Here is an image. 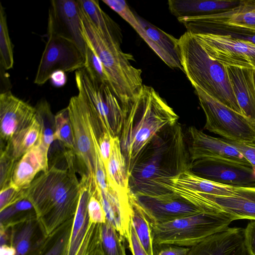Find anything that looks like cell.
<instances>
[{"instance_id":"26","label":"cell","mask_w":255,"mask_h":255,"mask_svg":"<svg viewBox=\"0 0 255 255\" xmlns=\"http://www.w3.org/2000/svg\"><path fill=\"white\" fill-rule=\"evenodd\" d=\"M240 1L232 0H169L168 8L177 18L211 14L238 5Z\"/></svg>"},{"instance_id":"47","label":"cell","mask_w":255,"mask_h":255,"mask_svg":"<svg viewBox=\"0 0 255 255\" xmlns=\"http://www.w3.org/2000/svg\"><path fill=\"white\" fill-rule=\"evenodd\" d=\"M128 241L132 255H148L140 244L132 224L130 226V234Z\"/></svg>"},{"instance_id":"28","label":"cell","mask_w":255,"mask_h":255,"mask_svg":"<svg viewBox=\"0 0 255 255\" xmlns=\"http://www.w3.org/2000/svg\"><path fill=\"white\" fill-rule=\"evenodd\" d=\"M89 19L103 36L110 41L121 45L123 35L119 25L101 8L99 1L78 0Z\"/></svg>"},{"instance_id":"51","label":"cell","mask_w":255,"mask_h":255,"mask_svg":"<svg viewBox=\"0 0 255 255\" xmlns=\"http://www.w3.org/2000/svg\"><path fill=\"white\" fill-rule=\"evenodd\" d=\"M247 119H248V120L249 121V122L253 125L255 127V120H252V119H249L247 118Z\"/></svg>"},{"instance_id":"53","label":"cell","mask_w":255,"mask_h":255,"mask_svg":"<svg viewBox=\"0 0 255 255\" xmlns=\"http://www.w3.org/2000/svg\"><path fill=\"white\" fill-rule=\"evenodd\" d=\"M253 169H254V172L255 173V167L253 168Z\"/></svg>"},{"instance_id":"52","label":"cell","mask_w":255,"mask_h":255,"mask_svg":"<svg viewBox=\"0 0 255 255\" xmlns=\"http://www.w3.org/2000/svg\"><path fill=\"white\" fill-rule=\"evenodd\" d=\"M250 1L251 3V4L254 6V7L255 8V0H250Z\"/></svg>"},{"instance_id":"4","label":"cell","mask_w":255,"mask_h":255,"mask_svg":"<svg viewBox=\"0 0 255 255\" xmlns=\"http://www.w3.org/2000/svg\"><path fill=\"white\" fill-rule=\"evenodd\" d=\"M79 3V2H78ZM82 32L101 60L109 79V86L125 109L135 100L144 84L142 70L132 66V55L121 45L108 40L93 25L79 4Z\"/></svg>"},{"instance_id":"45","label":"cell","mask_w":255,"mask_h":255,"mask_svg":"<svg viewBox=\"0 0 255 255\" xmlns=\"http://www.w3.org/2000/svg\"><path fill=\"white\" fill-rule=\"evenodd\" d=\"M113 137L107 132H104L97 137L100 152L105 167L107 164L110 156Z\"/></svg>"},{"instance_id":"31","label":"cell","mask_w":255,"mask_h":255,"mask_svg":"<svg viewBox=\"0 0 255 255\" xmlns=\"http://www.w3.org/2000/svg\"><path fill=\"white\" fill-rule=\"evenodd\" d=\"M129 198L132 207L131 224L136 236L148 255H154L150 222L130 192Z\"/></svg>"},{"instance_id":"49","label":"cell","mask_w":255,"mask_h":255,"mask_svg":"<svg viewBox=\"0 0 255 255\" xmlns=\"http://www.w3.org/2000/svg\"><path fill=\"white\" fill-rule=\"evenodd\" d=\"M49 80L54 86L60 87L66 84L67 76L64 71L57 70L51 74Z\"/></svg>"},{"instance_id":"8","label":"cell","mask_w":255,"mask_h":255,"mask_svg":"<svg viewBox=\"0 0 255 255\" xmlns=\"http://www.w3.org/2000/svg\"><path fill=\"white\" fill-rule=\"evenodd\" d=\"M75 81L88 97L98 121L104 132L119 136L126 113L110 86L91 77L85 69L75 71Z\"/></svg>"},{"instance_id":"40","label":"cell","mask_w":255,"mask_h":255,"mask_svg":"<svg viewBox=\"0 0 255 255\" xmlns=\"http://www.w3.org/2000/svg\"><path fill=\"white\" fill-rule=\"evenodd\" d=\"M102 1L119 14L131 26L143 39H144L145 33L137 16L131 10L125 0H103Z\"/></svg>"},{"instance_id":"10","label":"cell","mask_w":255,"mask_h":255,"mask_svg":"<svg viewBox=\"0 0 255 255\" xmlns=\"http://www.w3.org/2000/svg\"><path fill=\"white\" fill-rule=\"evenodd\" d=\"M177 20L192 34L217 33L221 30L255 34V8L250 0L211 14L182 17Z\"/></svg>"},{"instance_id":"42","label":"cell","mask_w":255,"mask_h":255,"mask_svg":"<svg viewBox=\"0 0 255 255\" xmlns=\"http://www.w3.org/2000/svg\"><path fill=\"white\" fill-rule=\"evenodd\" d=\"M27 189H19L12 183L1 189L0 192V211L26 198Z\"/></svg>"},{"instance_id":"7","label":"cell","mask_w":255,"mask_h":255,"mask_svg":"<svg viewBox=\"0 0 255 255\" xmlns=\"http://www.w3.org/2000/svg\"><path fill=\"white\" fill-rule=\"evenodd\" d=\"M78 94L72 97L67 106L74 136L72 152L80 168L81 177L86 176L96 184V142L97 135L93 128L89 99L76 84Z\"/></svg>"},{"instance_id":"46","label":"cell","mask_w":255,"mask_h":255,"mask_svg":"<svg viewBox=\"0 0 255 255\" xmlns=\"http://www.w3.org/2000/svg\"><path fill=\"white\" fill-rule=\"evenodd\" d=\"M244 241L248 255H255V220H252L244 229Z\"/></svg>"},{"instance_id":"50","label":"cell","mask_w":255,"mask_h":255,"mask_svg":"<svg viewBox=\"0 0 255 255\" xmlns=\"http://www.w3.org/2000/svg\"><path fill=\"white\" fill-rule=\"evenodd\" d=\"M0 255H15V249L10 245H4L0 247Z\"/></svg>"},{"instance_id":"24","label":"cell","mask_w":255,"mask_h":255,"mask_svg":"<svg viewBox=\"0 0 255 255\" xmlns=\"http://www.w3.org/2000/svg\"><path fill=\"white\" fill-rule=\"evenodd\" d=\"M48 153L41 141L25 153L16 163L11 183L19 189H27L37 173L48 170Z\"/></svg>"},{"instance_id":"20","label":"cell","mask_w":255,"mask_h":255,"mask_svg":"<svg viewBox=\"0 0 255 255\" xmlns=\"http://www.w3.org/2000/svg\"><path fill=\"white\" fill-rule=\"evenodd\" d=\"M10 237V245L15 255H38L48 237L43 234L36 216L29 217L6 228Z\"/></svg>"},{"instance_id":"39","label":"cell","mask_w":255,"mask_h":255,"mask_svg":"<svg viewBox=\"0 0 255 255\" xmlns=\"http://www.w3.org/2000/svg\"><path fill=\"white\" fill-rule=\"evenodd\" d=\"M84 38L86 42L84 68L91 77L109 86V77L101 60L90 42Z\"/></svg>"},{"instance_id":"30","label":"cell","mask_w":255,"mask_h":255,"mask_svg":"<svg viewBox=\"0 0 255 255\" xmlns=\"http://www.w3.org/2000/svg\"><path fill=\"white\" fill-rule=\"evenodd\" d=\"M41 141V129L36 118L33 122L7 142L1 144L15 160H18L25 153Z\"/></svg>"},{"instance_id":"14","label":"cell","mask_w":255,"mask_h":255,"mask_svg":"<svg viewBox=\"0 0 255 255\" xmlns=\"http://www.w3.org/2000/svg\"><path fill=\"white\" fill-rule=\"evenodd\" d=\"M50 2L47 35H55L72 41L86 56V42L82 32L78 0H52Z\"/></svg>"},{"instance_id":"48","label":"cell","mask_w":255,"mask_h":255,"mask_svg":"<svg viewBox=\"0 0 255 255\" xmlns=\"http://www.w3.org/2000/svg\"><path fill=\"white\" fill-rule=\"evenodd\" d=\"M190 247L173 245L161 250L157 255H186Z\"/></svg>"},{"instance_id":"44","label":"cell","mask_w":255,"mask_h":255,"mask_svg":"<svg viewBox=\"0 0 255 255\" xmlns=\"http://www.w3.org/2000/svg\"><path fill=\"white\" fill-rule=\"evenodd\" d=\"M223 140L238 151L251 164L253 168L255 167V142L234 141L222 138Z\"/></svg>"},{"instance_id":"13","label":"cell","mask_w":255,"mask_h":255,"mask_svg":"<svg viewBox=\"0 0 255 255\" xmlns=\"http://www.w3.org/2000/svg\"><path fill=\"white\" fill-rule=\"evenodd\" d=\"M190 171L211 181L235 188L255 187L252 166L233 161L210 158L191 163Z\"/></svg>"},{"instance_id":"9","label":"cell","mask_w":255,"mask_h":255,"mask_svg":"<svg viewBox=\"0 0 255 255\" xmlns=\"http://www.w3.org/2000/svg\"><path fill=\"white\" fill-rule=\"evenodd\" d=\"M206 117L204 128L229 140L255 142V127L247 118L194 87Z\"/></svg>"},{"instance_id":"19","label":"cell","mask_w":255,"mask_h":255,"mask_svg":"<svg viewBox=\"0 0 255 255\" xmlns=\"http://www.w3.org/2000/svg\"><path fill=\"white\" fill-rule=\"evenodd\" d=\"M95 195L103 207L106 221L114 227L123 239L128 241L132 216L129 193L121 194L109 186L104 190L96 186Z\"/></svg>"},{"instance_id":"36","label":"cell","mask_w":255,"mask_h":255,"mask_svg":"<svg viewBox=\"0 0 255 255\" xmlns=\"http://www.w3.org/2000/svg\"><path fill=\"white\" fill-rule=\"evenodd\" d=\"M123 238L106 221L101 224V240L104 255H126Z\"/></svg>"},{"instance_id":"25","label":"cell","mask_w":255,"mask_h":255,"mask_svg":"<svg viewBox=\"0 0 255 255\" xmlns=\"http://www.w3.org/2000/svg\"><path fill=\"white\" fill-rule=\"evenodd\" d=\"M78 205L75 215L67 255H76L90 225L88 206L96 184L87 177H81Z\"/></svg>"},{"instance_id":"1","label":"cell","mask_w":255,"mask_h":255,"mask_svg":"<svg viewBox=\"0 0 255 255\" xmlns=\"http://www.w3.org/2000/svg\"><path fill=\"white\" fill-rule=\"evenodd\" d=\"M191 166L185 137L177 123L160 131L141 150L128 174L129 192L150 197L172 193L164 185Z\"/></svg>"},{"instance_id":"12","label":"cell","mask_w":255,"mask_h":255,"mask_svg":"<svg viewBox=\"0 0 255 255\" xmlns=\"http://www.w3.org/2000/svg\"><path fill=\"white\" fill-rule=\"evenodd\" d=\"M47 36L34 81L38 85L46 83L55 71L72 72L85 65V56L75 43L55 35Z\"/></svg>"},{"instance_id":"38","label":"cell","mask_w":255,"mask_h":255,"mask_svg":"<svg viewBox=\"0 0 255 255\" xmlns=\"http://www.w3.org/2000/svg\"><path fill=\"white\" fill-rule=\"evenodd\" d=\"M76 255H104L101 245V224L90 223Z\"/></svg>"},{"instance_id":"11","label":"cell","mask_w":255,"mask_h":255,"mask_svg":"<svg viewBox=\"0 0 255 255\" xmlns=\"http://www.w3.org/2000/svg\"><path fill=\"white\" fill-rule=\"evenodd\" d=\"M192 34L210 56L224 66L255 70V44L253 42L229 34Z\"/></svg>"},{"instance_id":"16","label":"cell","mask_w":255,"mask_h":255,"mask_svg":"<svg viewBox=\"0 0 255 255\" xmlns=\"http://www.w3.org/2000/svg\"><path fill=\"white\" fill-rule=\"evenodd\" d=\"M36 109L15 96L10 91L0 94V135L6 143L36 118Z\"/></svg>"},{"instance_id":"37","label":"cell","mask_w":255,"mask_h":255,"mask_svg":"<svg viewBox=\"0 0 255 255\" xmlns=\"http://www.w3.org/2000/svg\"><path fill=\"white\" fill-rule=\"evenodd\" d=\"M0 65L3 70L13 67V55L12 44L9 37L4 9L0 7Z\"/></svg>"},{"instance_id":"15","label":"cell","mask_w":255,"mask_h":255,"mask_svg":"<svg viewBox=\"0 0 255 255\" xmlns=\"http://www.w3.org/2000/svg\"><path fill=\"white\" fill-rule=\"evenodd\" d=\"M134 197L149 222L152 223L168 222L205 212L173 192L157 197Z\"/></svg>"},{"instance_id":"18","label":"cell","mask_w":255,"mask_h":255,"mask_svg":"<svg viewBox=\"0 0 255 255\" xmlns=\"http://www.w3.org/2000/svg\"><path fill=\"white\" fill-rule=\"evenodd\" d=\"M186 255H248L244 229L227 228L190 247Z\"/></svg>"},{"instance_id":"3","label":"cell","mask_w":255,"mask_h":255,"mask_svg":"<svg viewBox=\"0 0 255 255\" xmlns=\"http://www.w3.org/2000/svg\"><path fill=\"white\" fill-rule=\"evenodd\" d=\"M178 118L153 88L143 85L137 99L126 109L119 136L128 174L147 144L160 131L176 124Z\"/></svg>"},{"instance_id":"34","label":"cell","mask_w":255,"mask_h":255,"mask_svg":"<svg viewBox=\"0 0 255 255\" xmlns=\"http://www.w3.org/2000/svg\"><path fill=\"white\" fill-rule=\"evenodd\" d=\"M36 118L41 129V143L49 150L54 140L55 131V116L49 104L45 100L40 101L35 107Z\"/></svg>"},{"instance_id":"23","label":"cell","mask_w":255,"mask_h":255,"mask_svg":"<svg viewBox=\"0 0 255 255\" xmlns=\"http://www.w3.org/2000/svg\"><path fill=\"white\" fill-rule=\"evenodd\" d=\"M198 192L220 209L233 216L236 220H255V187L236 188L235 194L231 196Z\"/></svg>"},{"instance_id":"43","label":"cell","mask_w":255,"mask_h":255,"mask_svg":"<svg viewBox=\"0 0 255 255\" xmlns=\"http://www.w3.org/2000/svg\"><path fill=\"white\" fill-rule=\"evenodd\" d=\"M88 209L90 223L102 224L106 222L105 212L95 195V190L90 199Z\"/></svg>"},{"instance_id":"33","label":"cell","mask_w":255,"mask_h":255,"mask_svg":"<svg viewBox=\"0 0 255 255\" xmlns=\"http://www.w3.org/2000/svg\"><path fill=\"white\" fill-rule=\"evenodd\" d=\"M34 216V207L26 197L0 211V227L6 228Z\"/></svg>"},{"instance_id":"21","label":"cell","mask_w":255,"mask_h":255,"mask_svg":"<svg viewBox=\"0 0 255 255\" xmlns=\"http://www.w3.org/2000/svg\"><path fill=\"white\" fill-rule=\"evenodd\" d=\"M136 16L145 33L144 41L168 66L182 70L178 39Z\"/></svg>"},{"instance_id":"54","label":"cell","mask_w":255,"mask_h":255,"mask_svg":"<svg viewBox=\"0 0 255 255\" xmlns=\"http://www.w3.org/2000/svg\"></svg>"},{"instance_id":"27","label":"cell","mask_w":255,"mask_h":255,"mask_svg":"<svg viewBox=\"0 0 255 255\" xmlns=\"http://www.w3.org/2000/svg\"><path fill=\"white\" fill-rule=\"evenodd\" d=\"M105 169L109 186L120 194H129L127 165L118 136L112 138L111 152Z\"/></svg>"},{"instance_id":"17","label":"cell","mask_w":255,"mask_h":255,"mask_svg":"<svg viewBox=\"0 0 255 255\" xmlns=\"http://www.w3.org/2000/svg\"><path fill=\"white\" fill-rule=\"evenodd\" d=\"M188 132L191 163L206 159L219 158L252 166L244 156L222 138L208 135L194 126L190 127Z\"/></svg>"},{"instance_id":"32","label":"cell","mask_w":255,"mask_h":255,"mask_svg":"<svg viewBox=\"0 0 255 255\" xmlns=\"http://www.w3.org/2000/svg\"><path fill=\"white\" fill-rule=\"evenodd\" d=\"M73 221H67L50 235L38 255H67Z\"/></svg>"},{"instance_id":"22","label":"cell","mask_w":255,"mask_h":255,"mask_svg":"<svg viewBox=\"0 0 255 255\" xmlns=\"http://www.w3.org/2000/svg\"><path fill=\"white\" fill-rule=\"evenodd\" d=\"M225 68L243 115L255 120V70L231 66Z\"/></svg>"},{"instance_id":"2","label":"cell","mask_w":255,"mask_h":255,"mask_svg":"<svg viewBox=\"0 0 255 255\" xmlns=\"http://www.w3.org/2000/svg\"><path fill=\"white\" fill-rule=\"evenodd\" d=\"M65 168L50 166L27 189L26 197L46 237L74 218L78 205L81 184L76 174L75 157L70 150L65 152Z\"/></svg>"},{"instance_id":"29","label":"cell","mask_w":255,"mask_h":255,"mask_svg":"<svg viewBox=\"0 0 255 255\" xmlns=\"http://www.w3.org/2000/svg\"><path fill=\"white\" fill-rule=\"evenodd\" d=\"M169 180L171 183L185 188L217 196H232L236 189L202 178L190 170L185 171Z\"/></svg>"},{"instance_id":"41","label":"cell","mask_w":255,"mask_h":255,"mask_svg":"<svg viewBox=\"0 0 255 255\" xmlns=\"http://www.w3.org/2000/svg\"><path fill=\"white\" fill-rule=\"evenodd\" d=\"M17 160L13 158L1 145L0 155V189L11 183L12 176Z\"/></svg>"},{"instance_id":"5","label":"cell","mask_w":255,"mask_h":255,"mask_svg":"<svg viewBox=\"0 0 255 255\" xmlns=\"http://www.w3.org/2000/svg\"><path fill=\"white\" fill-rule=\"evenodd\" d=\"M178 42L182 71L193 87H198L234 111L242 114L225 66L211 58L191 33L186 31Z\"/></svg>"},{"instance_id":"6","label":"cell","mask_w":255,"mask_h":255,"mask_svg":"<svg viewBox=\"0 0 255 255\" xmlns=\"http://www.w3.org/2000/svg\"><path fill=\"white\" fill-rule=\"evenodd\" d=\"M236 219L224 211L203 212L163 223H150L153 244L191 247L229 227Z\"/></svg>"},{"instance_id":"35","label":"cell","mask_w":255,"mask_h":255,"mask_svg":"<svg viewBox=\"0 0 255 255\" xmlns=\"http://www.w3.org/2000/svg\"><path fill=\"white\" fill-rule=\"evenodd\" d=\"M54 140H58L68 150L73 151L74 136L67 107L55 115Z\"/></svg>"}]
</instances>
